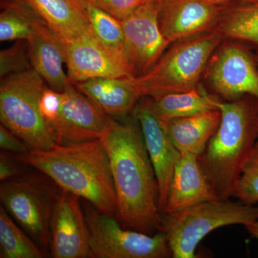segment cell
<instances>
[{"mask_svg":"<svg viewBox=\"0 0 258 258\" xmlns=\"http://www.w3.org/2000/svg\"><path fill=\"white\" fill-rule=\"evenodd\" d=\"M100 139L109 157L118 221L148 235L161 231L157 176L138 121L134 117L123 122L108 116Z\"/></svg>","mask_w":258,"mask_h":258,"instance_id":"cell-1","label":"cell"},{"mask_svg":"<svg viewBox=\"0 0 258 258\" xmlns=\"http://www.w3.org/2000/svg\"><path fill=\"white\" fill-rule=\"evenodd\" d=\"M25 166L40 171L60 189L86 200L97 210L116 215V193L109 157L101 139L57 144L48 150L17 154Z\"/></svg>","mask_w":258,"mask_h":258,"instance_id":"cell-2","label":"cell"},{"mask_svg":"<svg viewBox=\"0 0 258 258\" xmlns=\"http://www.w3.org/2000/svg\"><path fill=\"white\" fill-rule=\"evenodd\" d=\"M222 118L198 161L219 200L235 196L244 163L258 139V100L244 95L219 103Z\"/></svg>","mask_w":258,"mask_h":258,"instance_id":"cell-3","label":"cell"},{"mask_svg":"<svg viewBox=\"0 0 258 258\" xmlns=\"http://www.w3.org/2000/svg\"><path fill=\"white\" fill-rule=\"evenodd\" d=\"M223 39L216 29L176 42L146 74L132 79L134 86L142 97L153 98L194 89Z\"/></svg>","mask_w":258,"mask_h":258,"instance_id":"cell-4","label":"cell"},{"mask_svg":"<svg viewBox=\"0 0 258 258\" xmlns=\"http://www.w3.org/2000/svg\"><path fill=\"white\" fill-rule=\"evenodd\" d=\"M258 220L257 205L228 200L206 202L163 214L164 232L172 257L195 258L200 242L212 231L229 225L245 226Z\"/></svg>","mask_w":258,"mask_h":258,"instance_id":"cell-5","label":"cell"},{"mask_svg":"<svg viewBox=\"0 0 258 258\" xmlns=\"http://www.w3.org/2000/svg\"><path fill=\"white\" fill-rule=\"evenodd\" d=\"M45 81L33 69L1 79L0 120L31 149L57 144L53 129L42 117L40 100Z\"/></svg>","mask_w":258,"mask_h":258,"instance_id":"cell-6","label":"cell"},{"mask_svg":"<svg viewBox=\"0 0 258 258\" xmlns=\"http://www.w3.org/2000/svg\"><path fill=\"white\" fill-rule=\"evenodd\" d=\"M60 194L43 176L32 173L2 181L0 186L3 207L42 247H50L51 220Z\"/></svg>","mask_w":258,"mask_h":258,"instance_id":"cell-7","label":"cell"},{"mask_svg":"<svg viewBox=\"0 0 258 258\" xmlns=\"http://www.w3.org/2000/svg\"><path fill=\"white\" fill-rule=\"evenodd\" d=\"M90 233V249L96 258H167L172 254L165 234L148 235L125 228L113 216L85 206Z\"/></svg>","mask_w":258,"mask_h":258,"instance_id":"cell-8","label":"cell"},{"mask_svg":"<svg viewBox=\"0 0 258 258\" xmlns=\"http://www.w3.org/2000/svg\"><path fill=\"white\" fill-rule=\"evenodd\" d=\"M204 76L216 96L232 101L244 95L258 100V67L254 55L242 42H222Z\"/></svg>","mask_w":258,"mask_h":258,"instance_id":"cell-9","label":"cell"},{"mask_svg":"<svg viewBox=\"0 0 258 258\" xmlns=\"http://www.w3.org/2000/svg\"><path fill=\"white\" fill-rule=\"evenodd\" d=\"M68 78L72 84L97 79H132L137 74L123 52L112 50L93 30L66 44Z\"/></svg>","mask_w":258,"mask_h":258,"instance_id":"cell-10","label":"cell"},{"mask_svg":"<svg viewBox=\"0 0 258 258\" xmlns=\"http://www.w3.org/2000/svg\"><path fill=\"white\" fill-rule=\"evenodd\" d=\"M160 10V0H148L121 21L124 52L137 76L152 69L170 45L161 31Z\"/></svg>","mask_w":258,"mask_h":258,"instance_id":"cell-11","label":"cell"},{"mask_svg":"<svg viewBox=\"0 0 258 258\" xmlns=\"http://www.w3.org/2000/svg\"><path fill=\"white\" fill-rule=\"evenodd\" d=\"M143 134L144 142L154 166L159 188V208L164 212L168 189L181 153L171 142L166 122L154 108L151 97H143L133 111Z\"/></svg>","mask_w":258,"mask_h":258,"instance_id":"cell-12","label":"cell"},{"mask_svg":"<svg viewBox=\"0 0 258 258\" xmlns=\"http://www.w3.org/2000/svg\"><path fill=\"white\" fill-rule=\"evenodd\" d=\"M79 198L61 189L51 220L50 249L53 257H93L89 230Z\"/></svg>","mask_w":258,"mask_h":258,"instance_id":"cell-13","label":"cell"},{"mask_svg":"<svg viewBox=\"0 0 258 258\" xmlns=\"http://www.w3.org/2000/svg\"><path fill=\"white\" fill-rule=\"evenodd\" d=\"M108 116L70 83L62 92L60 114L53 126L57 144L80 143L101 139Z\"/></svg>","mask_w":258,"mask_h":258,"instance_id":"cell-14","label":"cell"},{"mask_svg":"<svg viewBox=\"0 0 258 258\" xmlns=\"http://www.w3.org/2000/svg\"><path fill=\"white\" fill-rule=\"evenodd\" d=\"M159 25L169 43L216 30L224 12L210 0H160Z\"/></svg>","mask_w":258,"mask_h":258,"instance_id":"cell-15","label":"cell"},{"mask_svg":"<svg viewBox=\"0 0 258 258\" xmlns=\"http://www.w3.org/2000/svg\"><path fill=\"white\" fill-rule=\"evenodd\" d=\"M198 156L181 154L171 177L163 214H170L206 202L218 200L199 164ZM162 214V215H163Z\"/></svg>","mask_w":258,"mask_h":258,"instance_id":"cell-16","label":"cell"},{"mask_svg":"<svg viewBox=\"0 0 258 258\" xmlns=\"http://www.w3.org/2000/svg\"><path fill=\"white\" fill-rule=\"evenodd\" d=\"M27 41L32 69L49 87L62 93L70 83L63 69L66 44L42 20L37 22Z\"/></svg>","mask_w":258,"mask_h":258,"instance_id":"cell-17","label":"cell"},{"mask_svg":"<svg viewBox=\"0 0 258 258\" xmlns=\"http://www.w3.org/2000/svg\"><path fill=\"white\" fill-rule=\"evenodd\" d=\"M39 18L67 44L91 31L84 0H25Z\"/></svg>","mask_w":258,"mask_h":258,"instance_id":"cell-18","label":"cell"},{"mask_svg":"<svg viewBox=\"0 0 258 258\" xmlns=\"http://www.w3.org/2000/svg\"><path fill=\"white\" fill-rule=\"evenodd\" d=\"M133 79V78H132ZM108 116H124L143 97L132 79L97 78L74 84Z\"/></svg>","mask_w":258,"mask_h":258,"instance_id":"cell-19","label":"cell"},{"mask_svg":"<svg viewBox=\"0 0 258 258\" xmlns=\"http://www.w3.org/2000/svg\"><path fill=\"white\" fill-rule=\"evenodd\" d=\"M221 118L220 110H210L166 121V128L181 154L189 153L198 157L216 133Z\"/></svg>","mask_w":258,"mask_h":258,"instance_id":"cell-20","label":"cell"},{"mask_svg":"<svg viewBox=\"0 0 258 258\" xmlns=\"http://www.w3.org/2000/svg\"><path fill=\"white\" fill-rule=\"evenodd\" d=\"M158 115L164 121L218 109L221 98L210 94L201 85L186 92L169 93L152 98Z\"/></svg>","mask_w":258,"mask_h":258,"instance_id":"cell-21","label":"cell"},{"mask_svg":"<svg viewBox=\"0 0 258 258\" xmlns=\"http://www.w3.org/2000/svg\"><path fill=\"white\" fill-rule=\"evenodd\" d=\"M216 29L224 39L250 44L258 52V0L224 13Z\"/></svg>","mask_w":258,"mask_h":258,"instance_id":"cell-22","label":"cell"},{"mask_svg":"<svg viewBox=\"0 0 258 258\" xmlns=\"http://www.w3.org/2000/svg\"><path fill=\"white\" fill-rule=\"evenodd\" d=\"M2 8L0 41L28 40L41 19L25 0H8L2 3Z\"/></svg>","mask_w":258,"mask_h":258,"instance_id":"cell-23","label":"cell"},{"mask_svg":"<svg viewBox=\"0 0 258 258\" xmlns=\"http://www.w3.org/2000/svg\"><path fill=\"white\" fill-rule=\"evenodd\" d=\"M13 221L6 209L0 208V257L42 258L45 254Z\"/></svg>","mask_w":258,"mask_h":258,"instance_id":"cell-24","label":"cell"},{"mask_svg":"<svg viewBox=\"0 0 258 258\" xmlns=\"http://www.w3.org/2000/svg\"><path fill=\"white\" fill-rule=\"evenodd\" d=\"M84 3L88 21L97 38L112 50L125 54L124 34L121 21L85 1Z\"/></svg>","mask_w":258,"mask_h":258,"instance_id":"cell-25","label":"cell"},{"mask_svg":"<svg viewBox=\"0 0 258 258\" xmlns=\"http://www.w3.org/2000/svg\"><path fill=\"white\" fill-rule=\"evenodd\" d=\"M234 197L247 205H258V141L244 163Z\"/></svg>","mask_w":258,"mask_h":258,"instance_id":"cell-26","label":"cell"},{"mask_svg":"<svg viewBox=\"0 0 258 258\" xmlns=\"http://www.w3.org/2000/svg\"><path fill=\"white\" fill-rule=\"evenodd\" d=\"M32 69L27 40H17L11 47L0 52L1 79Z\"/></svg>","mask_w":258,"mask_h":258,"instance_id":"cell-27","label":"cell"},{"mask_svg":"<svg viewBox=\"0 0 258 258\" xmlns=\"http://www.w3.org/2000/svg\"><path fill=\"white\" fill-rule=\"evenodd\" d=\"M95 8L123 21L148 0H84Z\"/></svg>","mask_w":258,"mask_h":258,"instance_id":"cell-28","label":"cell"},{"mask_svg":"<svg viewBox=\"0 0 258 258\" xmlns=\"http://www.w3.org/2000/svg\"><path fill=\"white\" fill-rule=\"evenodd\" d=\"M61 104L62 93L45 86L40 97V109L44 119L52 129L60 114Z\"/></svg>","mask_w":258,"mask_h":258,"instance_id":"cell-29","label":"cell"},{"mask_svg":"<svg viewBox=\"0 0 258 258\" xmlns=\"http://www.w3.org/2000/svg\"><path fill=\"white\" fill-rule=\"evenodd\" d=\"M24 165L17 154L3 151L0 153V180L5 181L21 175Z\"/></svg>","mask_w":258,"mask_h":258,"instance_id":"cell-30","label":"cell"},{"mask_svg":"<svg viewBox=\"0 0 258 258\" xmlns=\"http://www.w3.org/2000/svg\"><path fill=\"white\" fill-rule=\"evenodd\" d=\"M0 148L15 154H25L31 150L28 144L3 124L0 125Z\"/></svg>","mask_w":258,"mask_h":258,"instance_id":"cell-31","label":"cell"},{"mask_svg":"<svg viewBox=\"0 0 258 258\" xmlns=\"http://www.w3.org/2000/svg\"><path fill=\"white\" fill-rule=\"evenodd\" d=\"M249 235L258 240V220L244 226Z\"/></svg>","mask_w":258,"mask_h":258,"instance_id":"cell-32","label":"cell"},{"mask_svg":"<svg viewBox=\"0 0 258 258\" xmlns=\"http://www.w3.org/2000/svg\"><path fill=\"white\" fill-rule=\"evenodd\" d=\"M212 3L217 5H222L225 3H230V2L238 1L242 3H252V2L256 1V0H210Z\"/></svg>","mask_w":258,"mask_h":258,"instance_id":"cell-33","label":"cell"},{"mask_svg":"<svg viewBox=\"0 0 258 258\" xmlns=\"http://www.w3.org/2000/svg\"><path fill=\"white\" fill-rule=\"evenodd\" d=\"M254 58H255L256 63H257V66L258 67V52H257V54L254 55Z\"/></svg>","mask_w":258,"mask_h":258,"instance_id":"cell-34","label":"cell"}]
</instances>
